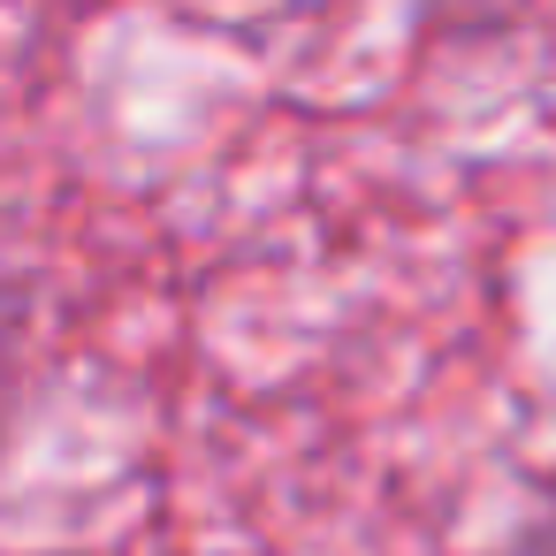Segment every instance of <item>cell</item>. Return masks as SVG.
I'll list each match as a JSON object with an SVG mask.
<instances>
[]
</instances>
